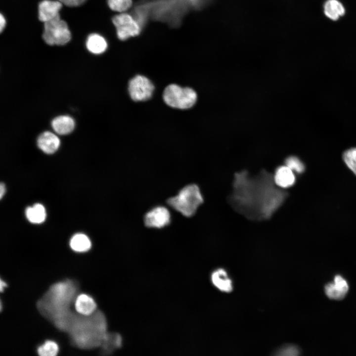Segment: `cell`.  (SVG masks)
I'll return each instance as SVG.
<instances>
[{
  "mask_svg": "<svg viewBox=\"0 0 356 356\" xmlns=\"http://www.w3.org/2000/svg\"><path fill=\"white\" fill-rule=\"evenodd\" d=\"M271 182L270 175L265 172L253 178L245 171L237 173L232 199L238 208L249 217L267 219L281 205L286 195Z\"/></svg>",
  "mask_w": 356,
  "mask_h": 356,
  "instance_id": "obj_1",
  "label": "cell"
},
{
  "mask_svg": "<svg viewBox=\"0 0 356 356\" xmlns=\"http://www.w3.org/2000/svg\"><path fill=\"white\" fill-rule=\"evenodd\" d=\"M203 202L200 189L195 184L185 186L178 195L167 200L170 206L186 217L193 215Z\"/></svg>",
  "mask_w": 356,
  "mask_h": 356,
  "instance_id": "obj_2",
  "label": "cell"
},
{
  "mask_svg": "<svg viewBox=\"0 0 356 356\" xmlns=\"http://www.w3.org/2000/svg\"><path fill=\"white\" fill-rule=\"evenodd\" d=\"M163 98L166 104L171 107L186 109L191 108L196 103L197 94L190 88H182L176 84H171L165 89Z\"/></svg>",
  "mask_w": 356,
  "mask_h": 356,
  "instance_id": "obj_3",
  "label": "cell"
},
{
  "mask_svg": "<svg viewBox=\"0 0 356 356\" xmlns=\"http://www.w3.org/2000/svg\"><path fill=\"white\" fill-rule=\"evenodd\" d=\"M44 23L43 38L47 44L62 45L70 41L71 34L67 24L60 17Z\"/></svg>",
  "mask_w": 356,
  "mask_h": 356,
  "instance_id": "obj_4",
  "label": "cell"
},
{
  "mask_svg": "<svg viewBox=\"0 0 356 356\" xmlns=\"http://www.w3.org/2000/svg\"><path fill=\"white\" fill-rule=\"evenodd\" d=\"M112 22L116 28L117 35L121 40L138 35L142 29L135 17L125 12L114 16Z\"/></svg>",
  "mask_w": 356,
  "mask_h": 356,
  "instance_id": "obj_5",
  "label": "cell"
},
{
  "mask_svg": "<svg viewBox=\"0 0 356 356\" xmlns=\"http://www.w3.org/2000/svg\"><path fill=\"white\" fill-rule=\"evenodd\" d=\"M154 87L146 77L136 75L129 82L128 90L131 98L135 101H145L152 95Z\"/></svg>",
  "mask_w": 356,
  "mask_h": 356,
  "instance_id": "obj_6",
  "label": "cell"
},
{
  "mask_svg": "<svg viewBox=\"0 0 356 356\" xmlns=\"http://www.w3.org/2000/svg\"><path fill=\"white\" fill-rule=\"evenodd\" d=\"M144 220L147 227L161 228L169 223L170 214L166 207L158 206L148 212Z\"/></svg>",
  "mask_w": 356,
  "mask_h": 356,
  "instance_id": "obj_7",
  "label": "cell"
},
{
  "mask_svg": "<svg viewBox=\"0 0 356 356\" xmlns=\"http://www.w3.org/2000/svg\"><path fill=\"white\" fill-rule=\"evenodd\" d=\"M349 290L347 281L342 276L337 275L333 282L327 284L324 287L326 295L330 299L341 300L346 296Z\"/></svg>",
  "mask_w": 356,
  "mask_h": 356,
  "instance_id": "obj_8",
  "label": "cell"
},
{
  "mask_svg": "<svg viewBox=\"0 0 356 356\" xmlns=\"http://www.w3.org/2000/svg\"><path fill=\"white\" fill-rule=\"evenodd\" d=\"M62 6V3L59 0H43L38 7L39 20L45 23L60 17L59 11Z\"/></svg>",
  "mask_w": 356,
  "mask_h": 356,
  "instance_id": "obj_9",
  "label": "cell"
},
{
  "mask_svg": "<svg viewBox=\"0 0 356 356\" xmlns=\"http://www.w3.org/2000/svg\"><path fill=\"white\" fill-rule=\"evenodd\" d=\"M60 140L54 134L46 131L40 135L37 139L39 148L46 154L54 153L60 146Z\"/></svg>",
  "mask_w": 356,
  "mask_h": 356,
  "instance_id": "obj_10",
  "label": "cell"
},
{
  "mask_svg": "<svg viewBox=\"0 0 356 356\" xmlns=\"http://www.w3.org/2000/svg\"><path fill=\"white\" fill-rule=\"evenodd\" d=\"M323 12L328 19L336 21L345 14L346 8L340 0H326L323 4Z\"/></svg>",
  "mask_w": 356,
  "mask_h": 356,
  "instance_id": "obj_11",
  "label": "cell"
},
{
  "mask_svg": "<svg viewBox=\"0 0 356 356\" xmlns=\"http://www.w3.org/2000/svg\"><path fill=\"white\" fill-rule=\"evenodd\" d=\"M273 181L277 186L286 188L294 184L295 177L293 171L287 166H280L275 171Z\"/></svg>",
  "mask_w": 356,
  "mask_h": 356,
  "instance_id": "obj_12",
  "label": "cell"
},
{
  "mask_svg": "<svg viewBox=\"0 0 356 356\" xmlns=\"http://www.w3.org/2000/svg\"><path fill=\"white\" fill-rule=\"evenodd\" d=\"M75 121L70 116L62 115L55 118L51 122L53 130L61 135L71 133L75 128Z\"/></svg>",
  "mask_w": 356,
  "mask_h": 356,
  "instance_id": "obj_13",
  "label": "cell"
},
{
  "mask_svg": "<svg viewBox=\"0 0 356 356\" xmlns=\"http://www.w3.org/2000/svg\"><path fill=\"white\" fill-rule=\"evenodd\" d=\"M211 280L213 284L222 291L230 292L232 290V281L222 268L214 271L212 274Z\"/></svg>",
  "mask_w": 356,
  "mask_h": 356,
  "instance_id": "obj_14",
  "label": "cell"
},
{
  "mask_svg": "<svg viewBox=\"0 0 356 356\" xmlns=\"http://www.w3.org/2000/svg\"><path fill=\"white\" fill-rule=\"evenodd\" d=\"M75 309L77 312L83 315H88L95 311L96 305L93 299L85 294H80L75 301Z\"/></svg>",
  "mask_w": 356,
  "mask_h": 356,
  "instance_id": "obj_15",
  "label": "cell"
},
{
  "mask_svg": "<svg viewBox=\"0 0 356 356\" xmlns=\"http://www.w3.org/2000/svg\"><path fill=\"white\" fill-rule=\"evenodd\" d=\"M86 46L90 52L98 54L106 50L107 44L102 36L97 34H91L88 37Z\"/></svg>",
  "mask_w": 356,
  "mask_h": 356,
  "instance_id": "obj_16",
  "label": "cell"
},
{
  "mask_svg": "<svg viewBox=\"0 0 356 356\" xmlns=\"http://www.w3.org/2000/svg\"><path fill=\"white\" fill-rule=\"evenodd\" d=\"M25 214L29 221L33 223H40L44 221L46 217L44 207L39 203L28 207Z\"/></svg>",
  "mask_w": 356,
  "mask_h": 356,
  "instance_id": "obj_17",
  "label": "cell"
},
{
  "mask_svg": "<svg viewBox=\"0 0 356 356\" xmlns=\"http://www.w3.org/2000/svg\"><path fill=\"white\" fill-rule=\"evenodd\" d=\"M70 246L75 251L83 252L87 251L90 248L91 242L87 236L84 234L78 233L72 237Z\"/></svg>",
  "mask_w": 356,
  "mask_h": 356,
  "instance_id": "obj_18",
  "label": "cell"
},
{
  "mask_svg": "<svg viewBox=\"0 0 356 356\" xmlns=\"http://www.w3.org/2000/svg\"><path fill=\"white\" fill-rule=\"evenodd\" d=\"M107 3L111 9L120 13L128 10L133 4L132 0H107Z\"/></svg>",
  "mask_w": 356,
  "mask_h": 356,
  "instance_id": "obj_19",
  "label": "cell"
},
{
  "mask_svg": "<svg viewBox=\"0 0 356 356\" xmlns=\"http://www.w3.org/2000/svg\"><path fill=\"white\" fill-rule=\"evenodd\" d=\"M58 351L57 345L53 341H47L38 349V354L41 356H54Z\"/></svg>",
  "mask_w": 356,
  "mask_h": 356,
  "instance_id": "obj_20",
  "label": "cell"
},
{
  "mask_svg": "<svg viewBox=\"0 0 356 356\" xmlns=\"http://www.w3.org/2000/svg\"><path fill=\"white\" fill-rule=\"evenodd\" d=\"M343 159L348 167L356 176V148L346 150L344 153Z\"/></svg>",
  "mask_w": 356,
  "mask_h": 356,
  "instance_id": "obj_21",
  "label": "cell"
},
{
  "mask_svg": "<svg viewBox=\"0 0 356 356\" xmlns=\"http://www.w3.org/2000/svg\"><path fill=\"white\" fill-rule=\"evenodd\" d=\"M285 165L293 172L300 174L305 170V166L301 160L295 156H290L285 161Z\"/></svg>",
  "mask_w": 356,
  "mask_h": 356,
  "instance_id": "obj_22",
  "label": "cell"
},
{
  "mask_svg": "<svg viewBox=\"0 0 356 356\" xmlns=\"http://www.w3.org/2000/svg\"><path fill=\"white\" fill-rule=\"evenodd\" d=\"M300 354L299 349L294 345H287L283 347L277 352L276 355L285 356H296Z\"/></svg>",
  "mask_w": 356,
  "mask_h": 356,
  "instance_id": "obj_23",
  "label": "cell"
},
{
  "mask_svg": "<svg viewBox=\"0 0 356 356\" xmlns=\"http://www.w3.org/2000/svg\"><path fill=\"white\" fill-rule=\"evenodd\" d=\"M62 3L68 6H77L82 4L87 0H58Z\"/></svg>",
  "mask_w": 356,
  "mask_h": 356,
  "instance_id": "obj_24",
  "label": "cell"
},
{
  "mask_svg": "<svg viewBox=\"0 0 356 356\" xmlns=\"http://www.w3.org/2000/svg\"><path fill=\"white\" fill-rule=\"evenodd\" d=\"M6 24L5 19L4 16L1 14L0 16V31L1 32L4 28Z\"/></svg>",
  "mask_w": 356,
  "mask_h": 356,
  "instance_id": "obj_25",
  "label": "cell"
},
{
  "mask_svg": "<svg viewBox=\"0 0 356 356\" xmlns=\"http://www.w3.org/2000/svg\"><path fill=\"white\" fill-rule=\"evenodd\" d=\"M5 191V187L4 183H1L0 185V198L1 199L2 198L3 195H4Z\"/></svg>",
  "mask_w": 356,
  "mask_h": 356,
  "instance_id": "obj_26",
  "label": "cell"
},
{
  "mask_svg": "<svg viewBox=\"0 0 356 356\" xmlns=\"http://www.w3.org/2000/svg\"><path fill=\"white\" fill-rule=\"evenodd\" d=\"M6 286V284L2 281V280H0V291H2L3 286L4 287Z\"/></svg>",
  "mask_w": 356,
  "mask_h": 356,
  "instance_id": "obj_27",
  "label": "cell"
}]
</instances>
